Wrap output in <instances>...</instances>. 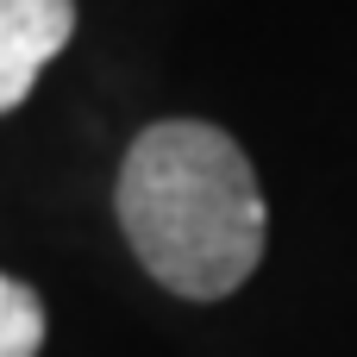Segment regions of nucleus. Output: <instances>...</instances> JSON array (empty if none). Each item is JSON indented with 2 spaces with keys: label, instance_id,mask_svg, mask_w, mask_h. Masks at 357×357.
Returning <instances> with one entry per match:
<instances>
[{
  "label": "nucleus",
  "instance_id": "f03ea898",
  "mask_svg": "<svg viewBox=\"0 0 357 357\" xmlns=\"http://www.w3.org/2000/svg\"><path fill=\"white\" fill-rule=\"evenodd\" d=\"M75 38V0H0V113H13L38 69L69 50Z\"/></svg>",
  "mask_w": 357,
  "mask_h": 357
},
{
  "label": "nucleus",
  "instance_id": "f257e3e1",
  "mask_svg": "<svg viewBox=\"0 0 357 357\" xmlns=\"http://www.w3.org/2000/svg\"><path fill=\"white\" fill-rule=\"evenodd\" d=\"M113 207L144 276L182 301H226L264 264L270 207L257 169L207 119L144 126L119 163Z\"/></svg>",
  "mask_w": 357,
  "mask_h": 357
},
{
  "label": "nucleus",
  "instance_id": "7ed1b4c3",
  "mask_svg": "<svg viewBox=\"0 0 357 357\" xmlns=\"http://www.w3.org/2000/svg\"><path fill=\"white\" fill-rule=\"evenodd\" d=\"M44 351V301L31 282L0 276V357H38Z\"/></svg>",
  "mask_w": 357,
  "mask_h": 357
}]
</instances>
